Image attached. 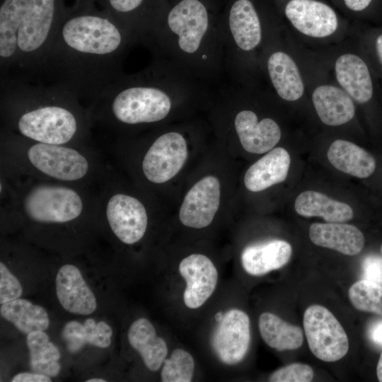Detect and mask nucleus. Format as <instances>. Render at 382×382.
Masks as SVG:
<instances>
[{
  "instance_id": "obj_24",
  "label": "nucleus",
  "mask_w": 382,
  "mask_h": 382,
  "mask_svg": "<svg viewBox=\"0 0 382 382\" xmlns=\"http://www.w3.org/2000/svg\"><path fill=\"white\" fill-rule=\"evenodd\" d=\"M258 327L265 342L279 351L296 349L303 344L301 328L272 313L265 312L260 316Z\"/></svg>"
},
{
  "instance_id": "obj_32",
  "label": "nucleus",
  "mask_w": 382,
  "mask_h": 382,
  "mask_svg": "<svg viewBox=\"0 0 382 382\" xmlns=\"http://www.w3.org/2000/svg\"><path fill=\"white\" fill-rule=\"evenodd\" d=\"M342 12L344 16L352 23L368 19L369 11L374 0H332Z\"/></svg>"
},
{
  "instance_id": "obj_39",
  "label": "nucleus",
  "mask_w": 382,
  "mask_h": 382,
  "mask_svg": "<svg viewBox=\"0 0 382 382\" xmlns=\"http://www.w3.org/2000/svg\"><path fill=\"white\" fill-rule=\"evenodd\" d=\"M106 381L103 378H91L86 380V382H105Z\"/></svg>"
},
{
  "instance_id": "obj_3",
  "label": "nucleus",
  "mask_w": 382,
  "mask_h": 382,
  "mask_svg": "<svg viewBox=\"0 0 382 382\" xmlns=\"http://www.w3.org/2000/svg\"><path fill=\"white\" fill-rule=\"evenodd\" d=\"M0 93L1 129L46 144L92 143L88 108L66 89L2 76Z\"/></svg>"
},
{
  "instance_id": "obj_20",
  "label": "nucleus",
  "mask_w": 382,
  "mask_h": 382,
  "mask_svg": "<svg viewBox=\"0 0 382 382\" xmlns=\"http://www.w3.org/2000/svg\"><path fill=\"white\" fill-rule=\"evenodd\" d=\"M290 161L285 149L273 148L247 170L244 176L246 188L260 192L283 182L287 177Z\"/></svg>"
},
{
  "instance_id": "obj_30",
  "label": "nucleus",
  "mask_w": 382,
  "mask_h": 382,
  "mask_svg": "<svg viewBox=\"0 0 382 382\" xmlns=\"http://www.w3.org/2000/svg\"><path fill=\"white\" fill-rule=\"evenodd\" d=\"M314 376L312 368L305 364L294 363L273 372L269 381L272 382H309Z\"/></svg>"
},
{
  "instance_id": "obj_16",
  "label": "nucleus",
  "mask_w": 382,
  "mask_h": 382,
  "mask_svg": "<svg viewBox=\"0 0 382 382\" xmlns=\"http://www.w3.org/2000/svg\"><path fill=\"white\" fill-rule=\"evenodd\" d=\"M55 283L58 300L65 310L85 316L96 311V297L76 266L71 264L62 266Z\"/></svg>"
},
{
  "instance_id": "obj_10",
  "label": "nucleus",
  "mask_w": 382,
  "mask_h": 382,
  "mask_svg": "<svg viewBox=\"0 0 382 382\" xmlns=\"http://www.w3.org/2000/svg\"><path fill=\"white\" fill-rule=\"evenodd\" d=\"M303 324L309 349L318 359L334 362L346 355L348 337L328 308L317 304L310 306L304 312Z\"/></svg>"
},
{
  "instance_id": "obj_11",
  "label": "nucleus",
  "mask_w": 382,
  "mask_h": 382,
  "mask_svg": "<svg viewBox=\"0 0 382 382\" xmlns=\"http://www.w3.org/2000/svg\"><path fill=\"white\" fill-rule=\"evenodd\" d=\"M187 156V142L183 134L168 131L152 141L141 161V171L146 180L162 184L173 178L183 168Z\"/></svg>"
},
{
  "instance_id": "obj_5",
  "label": "nucleus",
  "mask_w": 382,
  "mask_h": 382,
  "mask_svg": "<svg viewBox=\"0 0 382 382\" xmlns=\"http://www.w3.org/2000/svg\"><path fill=\"white\" fill-rule=\"evenodd\" d=\"M93 143L34 141L1 128L0 175L99 187L111 168Z\"/></svg>"
},
{
  "instance_id": "obj_31",
  "label": "nucleus",
  "mask_w": 382,
  "mask_h": 382,
  "mask_svg": "<svg viewBox=\"0 0 382 382\" xmlns=\"http://www.w3.org/2000/svg\"><path fill=\"white\" fill-rule=\"evenodd\" d=\"M86 330V343L105 348L111 343L112 331L104 321L96 323L93 318H88L83 323Z\"/></svg>"
},
{
  "instance_id": "obj_21",
  "label": "nucleus",
  "mask_w": 382,
  "mask_h": 382,
  "mask_svg": "<svg viewBox=\"0 0 382 382\" xmlns=\"http://www.w3.org/2000/svg\"><path fill=\"white\" fill-rule=\"evenodd\" d=\"M327 156L335 168L357 178H366L376 169V161L367 151L345 139L334 140Z\"/></svg>"
},
{
  "instance_id": "obj_12",
  "label": "nucleus",
  "mask_w": 382,
  "mask_h": 382,
  "mask_svg": "<svg viewBox=\"0 0 382 382\" xmlns=\"http://www.w3.org/2000/svg\"><path fill=\"white\" fill-rule=\"evenodd\" d=\"M246 105L235 112L233 125L243 148L249 153L263 154L272 150L280 141L282 129L271 116L261 117L248 105L249 87H245Z\"/></svg>"
},
{
  "instance_id": "obj_22",
  "label": "nucleus",
  "mask_w": 382,
  "mask_h": 382,
  "mask_svg": "<svg viewBox=\"0 0 382 382\" xmlns=\"http://www.w3.org/2000/svg\"><path fill=\"white\" fill-rule=\"evenodd\" d=\"M127 337L146 367L152 371L158 370L167 357L168 347L165 340L156 335L152 323L144 318L136 320L129 327Z\"/></svg>"
},
{
  "instance_id": "obj_14",
  "label": "nucleus",
  "mask_w": 382,
  "mask_h": 382,
  "mask_svg": "<svg viewBox=\"0 0 382 382\" xmlns=\"http://www.w3.org/2000/svg\"><path fill=\"white\" fill-rule=\"evenodd\" d=\"M220 184L212 175L203 178L186 194L179 212L185 226L202 228L209 226L219 207Z\"/></svg>"
},
{
  "instance_id": "obj_1",
  "label": "nucleus",
  "mask_w": 382,
  "mask_h": 382,
  "mask_svg": "<svg viewBox=\"0 0 382 382\" xmlns=\"http://www.w3.org/2000/svg\"><path fill=\"white\" fill-rule=\"evenodd\" d=\"M137 43L113 18L79 13L59 22L46 51L38 76L59 86L88 107L122 76L129 49Z\"/></svg>"
},
{
  "instance_id": "obj_34",
  "label": "nucleus",
  "mask_w": 382,
  "mask_h": 382,
  "mask_svg": "<svg viewBox=\"0 0 382 382\" xmlns=\"http://www.w3.org/2000/svg\"><path fill=\"white\" fill-rule=\"evenodd\" d=\"M67 349L71 352H76L86 344V331L83 324L78 321L68 322L62 331Z\"/></svg>"
},
{
  "instance_id": "obj_9",
  "label": "nucleus",
  "mask_w": 382,
  "mask_h": 382,
  "mask_svg": "<svg viewBox=\"0 0 382 382\" xmlns=\"http://www.w3.org/2000/svg\"><path fill=\"white\" fill-rule=\"evenodd\" d=\"M100 219H103L113 235L126 245L141 241L149 224L144 204L118 187L112 167L98 187Z\"/></svg>"
},
{
  "instance_id": "obj_40",
  "label": "nucleus",
  "mask_w": 382,
  "mask_h": 382,
  "mask_svg": "<svg viewBox=\"0 0 382 382\" xmlns=\"http://www.w3.org/2000/svg\"><path fill=\"white\" fill-rule=\"evenodd\" d=\"M381 252L382 253V244H381Z\"/></svg>"
},
{
  "instance_id": "obj_29",
  "label": "nucleus",
  "mask_w": 382,
  "mask_h": 382,
  "mask_svg": "<svg viewBox=\"0 0 382 382\" xmlns=\"http://www.w3.org/2000/svg\"><path fill=\"white\" fill-rule=\"evenodd\" d=\"M161 371L163 382H190L195 370V361L192 355L182 349H175L170 357L166 359Z\"/></svg>"
},
{
  "instance_id": "obj_27",
  "label": "nucleus",
  "mask_w": 382,
  "mask_h": 382,
  "mask_svg": "<svg viewBox=\"0 0 382 382\" xmlns=\"http://www.w3.org/2000/svg\"><path fill=\"white\" fill-rule=\"evenodd\" d=\"M352 33L382 84V26L373 27L354 22Z\"/></svg>"
},
{
  "instance_id": "obj_26",
  "label": "nucleus",
  "mask_w": 382,
  "mask_h": 382,
  "mask_svg": "<svg viewBox=\"0 0 382 382\" xmlns=\"http://www.w3.org/2000/svg\"><path fill=\"white\" fill-rule=\"evenodd\" d=\"M26 342L31 369L35 373L56 376L61 369L58 362L60 353L47 335L44 331H35L27 335Z\"/></svg>"
},
{
  "instance_id": "obj_6",
  "label": "nucleus",
  "mask_w": 382,
  "mask_h": 382,
  "mask_svg": "<svg viewBox=\"0 0 382 382\" xmlns=\"http://www.w3.org/2000/svg\"><path fill=\"white\" fill-rule=\"evenodd\" d=\"M264 16L265 38L260 58L262 86L277 101L292 105H310L305 81L286 32L272 13H264Z\"/></svg>"
},
{
  "instance_id": "obj_7",
  "label": "nucleus",
  "mask_w": 382,
  "mask_h": 382,
  "mask_svg": "<svg viewBox=\"0 0 382 382\" xmlns=\"http://www.w3.org/2000/svg\"><path fill=\"white\" fill-rule=\"evenodd\" d=\"M272 13L296 41L310 48L334 45L352 35L353 23L323 0H274Z\"/></svg>"
},
{
  "instance_id": "obj_2",
  "label": "nucleus",
  "mask_w": 382,
  "mask_h": 382,
  "mask_svg": "<svg viewBox=\"0 0 382 382\" xmlns=\"http://www.w3.org/2000/svg\"><path fill=\"white\" fill-rule=\"evenodd\" d=\"M217 87L154 57L141 71L125 73L88 107L92 127L110 134L162 122L181 104L213 96Z\"/></svg>"
},
{
  "instance_id": "obj_33",
  "label": "nucleus",
  "mask_w": 382,
  "mask_h": 382,
  "mask_svg": "<svg viewBox=\"0 0 382 382\" xmlns=\"http://www.w3.org/2000/svg\"><path fill=\"white\" fill-rule=\"evenodd\" d=\"M23 292L17 278L2 262H0V303L19 299Z\"/></svg>"
},
{
  "instance_id": "obj_38",
  "label": "nucleus",
  "mask_w": 382,
  "mask_h": 382,
  "mask_svg": "<svg viewBox=\"0 0 382 382\" xmlns=\"http://www.w3.org/2000/svg\"><path fill=\"white\" fill-rule=\"evenodd\" d=\"M376 374L378 381L382 382V352L377 364Z\"/></svg>"
},
{
  "instance_id": "obj_13",
  "label": "nucleus",
  "mask_w": 382,
  "mask_h": 382,
  "mask_svg": "<svg viewBox=\"0 0 382 382\" xmlns=\"http://www.w3.org/2000/svg\"><path fill=\"white\" fill-rule=\"evenodd\" d=\"M214 330L211 342L216 355L223 363L233 365L243 359L250 341V319L239 309H231L223 314Z\"/></svg>"
},
{
  "instance_id": "obj_36",
  "label": "nucleus",
  "mask_w": 382,
  "mask_h": 382,
  "mask_svg": "<svg viewBox=\"0 0 382 382\" xmlns=\"http://www.w3.org/2000/svg\"><path fill=\"white\" fill-rule=\"evenodd\" d=\"M12 382H51L49 376L35 373H20L16 375L11 380Z\"/></svg>"
},
{
  "instance_id": "obj_17",
  "label": "nucleus",
  "mask_w": 382,
  "mask_h": 382,
  "mask_svg": "<svg viewBox=\"0 0 382 382\" xmlns=\"http://www.w3.org/2000/svg\"><path fill=\"white\" fill-rule=\"evenodd\" d=\"M30 0H4L0 7L1 76L12 71L16 59L18 32Z\"/></svg>"
},
{
  "instance_id": "obj_25",
  "label": "nucleus",
  "mask_w": 382,
  "mask_h": 382,
  "mask_svg": "<svg viewBox=\"0 0 382 382\" xmlns=\"http://www.w3.org/2000/svg\"><path fill=\"white\" fill-rule=\"evenodd\" d=\"M1 305V316L23 333L28 335L35 331H44L49 327L48 314L40 306L23 299Z\"/></svg>"
},
{
  "instance_id": "obj_8",
  "label": "nucleus",
  "mask_w": 382,
  "mask_h": 382,
  "mask_svg": "<svg viewBox=\"0 0 382 382\" xmlns=\"http://www.w3.org/2000/svg\"><path fill=\"white\" fill-rule=\"evenodd\" d=\"M286 33L305 81L310 105L320 123L330 127L351 124L357 115L352 99L337 83L320 56Z\"/></svg>"
},
{
  "instance_id": "obj_18",
  "label": "nucleus",
  "mask_w": 382,
  "mask_h": 382,
  "mask_svg": "<svg viewBox=\"0 0 382 382\" xmlns=\"http://www.w3.org/2000/svg\"><path fill=\"white\" fill-rule=\"evenodd\" d=\"M311 241L316 245L347 255L359 253L364 245L362 232L356 226L342 223H313L309 228Z\"/></svg>"
},
{
  "instance_id": "obj_4",
  "label": "nucleus",
  "mask_w": 382,
  "mask_h": 382,
  "mask_svg": "<svg viewBox=\"0 0 382 382\" xmlns=\"http://www.w3.org/2000/svg\"><path fill=\"white\" fill-rule=\"evenodd\" d=\"M163 14L144 42L153 56L216 87L225 83L220 18L202 0H179Z\"/></svg>"
},
{
  "instance_id": "obj_15",
  "label": "nucleus",
  "mask_w": 382,
  "mask_h": 382,
  "mask_svg": "<svg viewBox=\"0 0 382 382\" xmlns=\"http://www.w3.org/2000/svg\"><path fill=\"white\" fill-rule=\"evenodd\" d=\"M179 272L186 282L183 293L185 306L192 309L200 307L216 286L218 272L216 267L207 256L192 254L182 260Z\"/></svg>"
},
{
  "instance_id": "obj_23",
  "label": "nucleus",
  "mask_w": 382,
  "mask_h": 382,
  "mask_svg": "<svg viewBox=\"0 0 382 382\" xmlns=\"http://www.w3.org/2000/svg\"><path fill=\"white\" fill-rule=\"evenodd\" d=\"M294 208L300 216H320L328 223L345 222L354 216L353 210L348 204L313 190L299 194L295 199Z\"/></svg>"
},
{
  "instance_id": "obj_28",
  "label": "nucleus",
  "mask_w": 382,
  "mask_h": 382,
  "mask_svg": "<svg viewBox=\"0 0 382 382\" xmlns=\"http://www.w3.org/2000/svg\"><path fill=\"white\" fill-rule=\"evenodd\" d=\"M348 295L357 310L382 316L381 284L363 279L350 286Z\"/></svg>"
},
{
  "instance_id": "obj_37",
  "label": "nucleus",
  "mask_w": 382,
  "mask_h": 382,
  "mask_svg": "<svg viewBox=\"0 0 382 382\" xmlns=\"http://www.w3.org/2000/svg\"><path fill=\"white\" fill-rule=\"evenodd\" d=\"M369 335L374 343L382 346V320L372 324L369 330Z\"/></svg>"
},
{
  "instance_id": "obj_35",
  "label": "nucleus",
  "mask_w": 382,
  "mask_h": 382,
  "mask_svg": "<svg viewBox=\"0 0 382 382\" xmlns=\"http://www.w3.org/2000/svg\"><path fill=\"white\" fill-rule=\"evenodd\" d=\"M363 279L382 285V257L377 255L366 256L362 262Z\"/></svg>"
},
{
  "instance_id": "obj_19",
  "label": "nucleus",
  "mask_w": 382,
  "mask_h": 382,
  "mask_svg": "<svg viewBox=\"0 0 382 382\" xmlns=\"http://www.w3.org/2000/svg\"><path fill=\"white\" fill-rule=\"evenodd\" d=\"M291 253L292 248L288 242L273 239L245 247L241 254V262L247 273L260 276L284 266Z\"/></svg>"
}]
</instances>
